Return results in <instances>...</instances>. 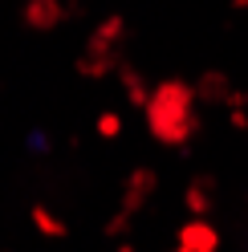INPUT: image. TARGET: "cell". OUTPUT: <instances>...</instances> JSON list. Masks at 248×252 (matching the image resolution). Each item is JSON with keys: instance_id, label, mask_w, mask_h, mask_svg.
<instances>
[{"instance_id": "6da1fadb", "label": "cell", "mask_w": 248, "mask_h": 252, "mask_svg": "<svg viewBox=\"0 0 248 252\" xmlns=\"http://www.w3.org/2000/svg\"><path fill=\"white\" fill-rule=\"evenodd\" d=\"M147 122L155 138H163V143H187V138L195 134V90L183 86V82H163L159 90H155V98L147 102Z\"/></svg>"}, {"instance_id": "7a4b0ae2", "label": "cell", "mask_w": 248, "mask_h": 252, "mask_svg": "<svg viewBox=\"0 0 248 252\" xmlns=\"http://www.w3.org/2000/svg\"><path fill=\"white\" fill-rule=\"evenodd\" d=\"M179 240V252H216V232L208 224H187Z\"/></svg>"}, {"instance_id": "3957f363", "label": "cell", "mask_w": 248, "mask_h": 252, "mask_svg": "<svg viewBox=\"0 0 248 252\" xmlns=\"http://www.w3.org/2000/svg\"><path fill=\"white\" fill-rule=\"evenodd\" d=\"M57 21H61V12H57L53 0H37V4L29 8V25H37V29H49V25H57Z\"/></svg>"}, {"instance_id": "277c9868", "label": "cell", "mask_w": 248, "mask_h": 252, "mask_svg": "<svg viewBox=\"0 0 248 252\" xmlns=\"http://www.w3.org/2000/svg\"><path fill=\"white\" fill-rule=\"evenodd\" d=\"M199 98H212V102H228V86L220 73H208L204 86H199Z\"/></svg>"}]
</instances>
